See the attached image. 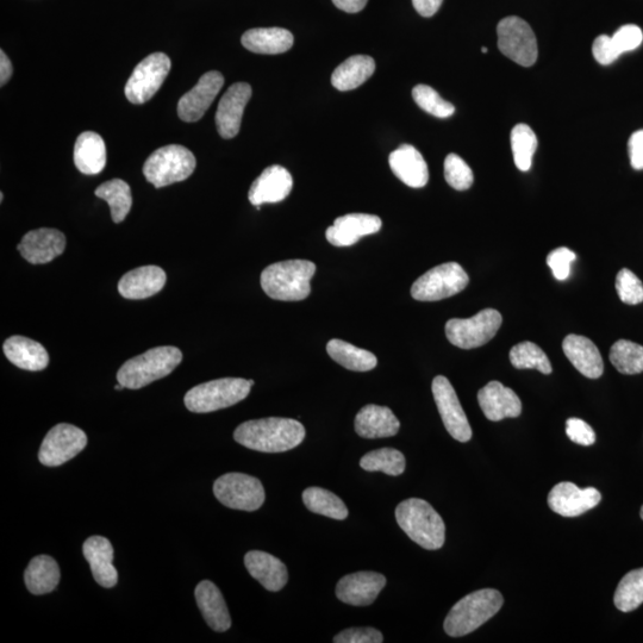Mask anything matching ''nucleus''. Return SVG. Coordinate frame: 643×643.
Instances as JSON below:
<instances>
[{"instance_id": "6", "label": "nucleus", "mask_w": 643, "mask_h": 643, "mask_svg": "<svg viewBox=\"0 0 643 643\" xmlns=\"http://www.w3.org/2000/svg\"><path fill=\"white\" fill-rule=\"evenodd\" d=\"M253 385V380L242 378L212 380L193 387L186 393L184 403L191 412L208 414L240 403L247 398Z\"/></svg>"}, {"instance_id": "52", "label": "nucleus", "mask_w": 643, "mask_h": 643, "mask_svg": "<svg viewBox=\"0 0 643 643\" xmlns=\"http://www.w3.org/2000/svg\"><path fill=\"white\" fill-rule=\"evenodd\" d=\"M442 3L443 0H412L415 10L423 17H433Z\"/></svg>"}, {"instance_id": "42", "label": "nucleus", "mask_w": 643, "mask_h": 643, "mask_svg": "<svg viewBox=\"0 0 643 643\" xmlns=\"http://www.w3.org/2000/svg\"><path fill=\"white\" fill-rule=\"evenodd\" d=\"M610 361L622 374H639L643 372V347L628 340H618L611 347Z\"/></svg>"}, {"instance_id": "38", "label": "nucleus", "mask_w": 643, "mask_h": 643, "mask_svg": "<svg viewBox=\"0 0 643 643\" xmlns=\"http://www.w3.org/2000/svg\"><path fill=\"white\" fill-rule=\"evenodd\" d=\"M405 457L395 448H382L378 451L367 453L360 460L362 470L368 472H383L389 476L397 477L405 471Z\"/></svg>"}, {"instance_id": "18", "label": "nucleus", "mask_w": 643, "mask_h": 643, "mask_svg": "<svg viewBox=\"0 0 643 643\" xmlns=\"http://www.w3.org/2000/svg\"><path fill=\"white\" fill-rule=\"evenodd\" d=\"M386 578L376 572L348 574L336 585V597L353 607L371 605L385 588Z\"/></svg>"}, {"instance_id": "4", "label": "nucleus", "mask_w": 643, "mask_h": 643, "mask_svg": "<svg viewBox=\"0 0 643 643\" xmlns=\"http://www.w3.org/2000/svg\"><path fill=\"white\" fill-rule=\"evenodd\" d=\"M503 603V596L497 590L474 591L454 605L446 617L443 628L452 638L471 634L491 620L501 610Z\"/></svg>"}, {"instance_id": "55", "label": "nucleus", "mask_w": 643, "mask_h": 643, "mask_svg": "<svg viewBox=\"0 0 643 643\" xmlns=\"http://www.w3.org/2000/svg\"><path fill=\"white\" fill-rule=\"evenodd\" d=\"M482 52H483L484 54L488 53V48L483 47V48H482Z\"/></svg>"}, {"instance_id": "10", "label": "nucleus", "mask_w": 643, "mask_h": 643, "mask_svg": "<svg viewBox=\"0 0 643 643\" xmlns=\"http://www.w3.org/2000/svg\"><path fill=\"white\" fill-rule=\"evenodd\" d=\"M497 34L499 51L517 65L530 67L538 60V41L533 29L522 18H504L498 24Z\"/></svg>"}, {"instance_id": "25", "label": "nucleus", "mask_w": 643, "mask_h": 643, "mask_svg": "<svg viewBox=\"0 0 643 643\" xmlns=\"http://www.w3.org/2000/svg\"><path fill=\"white\" fill-rule=\"evenodd\" d=\"M389 164L395 176L412 189L428 184L429 171L426 160L415 147L403 145L390 154Z\"/></svg>"}, {"instance_id": "47", "label": "nucleus", "mask_w": 643, "mask_h": 643, "mask_svg": "<svg viewBox=\"0 0 643 643\" xmlns=\"http://www.w3.org/2000/svg\"><path fill=\"white\" fill-rule=\"evenodd\" d=\"M576 260V254L571 249L561 247L549 253L547 265L551 268L555 279L566 280L570 277L571 264Z\"/></svg>"}, {"instance_id": "32", "label": "nucleus", "mask_w": 643, "mask_h": 643, "mask_svg": "<svg viewBox=\"0 0 643 643\" xmlns=\"http://www.w3.org/2000/svg\"><path fill=\"white\" fill-rule=\"evenodd\" d=\"M242 46L253 53L277 55L283 54L293 46V35L283 28H258L243 34Z\"/></svg>"}, {"instance_id": "17", "label": "nucleus", "mask_w": 643, "mask_h": 643, "mask_svg": "<svg viewBox=\"0 0 643 643\" xmlns=\"http://www.w3.org/2000/svg\"><path fill=\"white\" fill-rule=\"evenodd\" d=\"M252 86L247 83H236L224 93L216 112L218 134L223 139H234L239 134L246 105L251 101Z\"/></svg>"}, {"instance_id": "11", "label": "nucleus", "mask_w": 643, "mask_h": 643, "mask_svg": "<svg viewBox=\"0 0 643 643\" xmlns=\"http://www.w3.org/2000/svg\"><path fill=\"white\" fill-rule=\"evenodd\" d=\"M214 493L226 507L249 513L260 509L266 499L260 480L243 473H228L218 478L214 484Z\"/></svg>"}, {"instance_id": "20", "label": "nucleus", "mask_w": 643, "mask_h": 643, "mask_svg": "<svg viewBox=\"0 0 643 643\" xmlns=\"http://www.w3.org/2000/svg\"><path fill=\"white\" fill-rule=\"evenodd\" d=\"M292 187L293 178L286 168L278 165L267 167L252 184L248 193L249 202L258 210L267 203L283 202L290 195Z\"/></svg>"}, {"instance_id": "15", "label": "nucleus", "mask_w": 643, "mask_h": 643, "mask_svg": "<svg viewBox=\"0 0 643 643\" xmlns=\"http://www.w3.org/2000/svg\"><path fill=\"white\" fill-rule=\"evenodd\" d=\"M224 85V77L220 72L205 73L193 89L180 98L178 115L181 121L187 123L202 120L205 112L209 110L218 93Z\"/></svg>"}, {"instance_id": "36", "label": "nucleus", "mask_w": 643, "mask_h": 643, "mask_svg": "<svg viewBox=\"0 0 643 643\" xmlns=\"http://www.w3.org/2000/svg\"><path fill=\"white\" fill-rule=\"evenodd\" d=\"M95 195L109 204L112 221L121 223L126 220L133 205L130 186L126 181L122 179L106 181L98 187Z\"/></svg>"}, {"instance_id": "8", "label": "nucleus", "mask_w": 643, "mask_h": 643, "mask_svg": "<svg viewBox=\"0 0 643 643\" xmlns=\"http://www.w3.org/2000/svg\"><path fill=\"white\" fill-rule=\"evenodd\" d=\"M470 283L464 268L447 262L432 268L411 287V296L418 302H438L464 291Z\"/></svg>"}, {"instance_id": "43", "label": "nucleus", "mask_w": 643, "mask_h": 643, "mask_svg": "<svg viewBox=\"0 0 643 643\" xmlns=\"http://www.w3.org/2000/svg\"><path fill=\"white\" fill-rule=\"evenodd\" d=\"M412 97L420 108L438 118H448L454 115V105L445 101L433 87L417 85L412 90Z\"/></svg>"}, {"instance_id": "19", "label": "nucleus", "mask_w": 643, "mask_h": 643, "mask_svg": "<svg viewBox=\"0 0 643 643\" xmlns=\"http://www.w3.org/2000/svg\"><path fill=\"white\" fill-rule=\"evenodd\" d=\"M66 237L59 230L41 228L24 235L18 252L30 264L43 265L65 252Z\"/></svg>"}, {"instance_id": "54", "label": "nucleus", "mask_w": 643, "mask_h": 643, "mask_svg": "<svg viewBox=\"0 0 643 643\" xmlns=\"http://www.w3.org/2000/svg\"><path fill=\"white\" fill-rule=\"evenodd\" d=\"M12 74H14V67H12L8 55L4 51H0V85L8 84Z\"/></svg>"}, {"instance_id": "37", "label": "nucleus", "mask_w": 643, "mask_h": 643, "mask_svg": "<svg viewBox=\"0 0 643 643\" xmlns=\"http://www.w3.org/2000/svg\"><path fill=\"white\" fill-rule=\"evenodd\" d=\"M303 502L311 513L334 518V520H346L349 514L342 499L326 489L309 488L305 490Z\"/></svg>"}, {"instance_id": "57", "label": "nucleus", "mask_w": 643, "mask_h": 643, "mask_svg": "<svg viewBox=\"0 0 643 643\" xmlns=\"http://www.w3.org/2000/svg\"><path fill=\"white\" fill-rule=\"evenodd\" d=\"M3 199H4V195H3V193H0V201H2V202H3Z\"/></svg>"}, {"instance_id": "50", "label": "nucleus", "mask_w": 643, "mask_h": 643, "mask_svg": "<svg viewBox=\"0 0 643 643\" xmlns=\"http://www.w3.org/2000/svg\"><path fill=\"white\" fill-rule=\"evenodd\" d=\"M593 58L603 66L613 64L621 54L617 52L613 40L608 35L598 36L592 46Z\"/></svg>"}, {"instance_id": "7", "label": "nucleus", "mask_w": 643, "mask_h": 643, "mask_svg": "<svg viewBox=\"0 0 643 643\" xmlns=\"http://www.w3.org/2000/svg\"><path fill=\"white\" fill-rule=\"evenodd\" d=\"M197 161L189 149L171 145L155 151L143 166V174L148 183L161 189L179 181H184L195 172Z\"/></svg>"}, {"instance_id": "23", "label": "nucleus", "mask_w": 643, "mask_h": 643, "mask_svg": "<svg viewBox=\"0 0 643 643\" xmlns=\"http://www.w3.org/2000/svg\"><path fill=\"white\" fill-rule=\"evenodd\" d=\"M83 552L96 582L103 588H114L118 582V573L112 565L114 548L111 542L103 536H92L85 541Z\"/></svg>"}, {"instance_id": "2", "label": "nucleus", "mask_w": 643, "mask_h": 643, "mask_svg": "<svg viewBox=\"0 0 643 643\" xmlns=\"http://www.w3.org/2000/svg\"><path fill=\"white\" fill-rule=\"evenodd\" d=\"M316 265L308 260H287L265 268L261 273V287L276 301L299 302L311 293V279Z\"/></svg>"}, {"instance_id": "30", "label": "nucleus", "mask_w": 643, "mask_h": 643, "mask_svg": "<svg viewBox=\"0 0 643 643\" xmlns=\"http://www.w3.org/2000/svg\"><path fill=\"white\" fill-rule=\"evenodd\" d=\"M4 354L11 364L24 371L45 370L49 355L41 343L24 336H12L4 342Z\"/></svg>"}, {"instance_id": "26", "label": "nucleus", "mask_w": 643, "mask_h": 643, "mask_svg": "<svg viewBox=\"0 0 643 643\" xmlns=\"http://www.w3.org/2000/svg\"><path fill=\"white\" fill-rule=\"evenodd\" d=\"M166 280V273L162 268L142 266L124 274L118 283V291L127 299H146L164 289Z\"/></svg>"}, {"instance_id": "33", "label": "nucleus", "mask_w": 643, "mask_h": 643, "mask_svg": "<svg viewBox=\"0 0 643 643\" xmlns=\"http://www.w3.org/2000/svg\"><path fill=\"white\" fill-rule=\"evenodd\" d=\"M376 62L368 55H354L336 68L332 84L339 91L358 89L373 76Z\"/></svg>"}, {"instance_id": "46", "label": "nucleus", "mask_w": 643, "mask_h": 643, "mask_svg": "<svg viewBox=\"0 0 643 643\" xmlns=\"http://www.w3.org/2000/svg\"><path fill=\"white\" fill-rule=\"evenodd\" d=\"M617 52L621 55L627 52H633L641 46L643 41L642 30L634 24H627L616 31L611 36Z\"/></svg>"}, {"instance_id": "35", "label": "nucleus", "mask_w": 643, "mask_h": 643, "mask_svg": "<svg viewBox=\"0 0 643 643\" xmlns=\"http://www.w3.org/2000/svg\"><path fill=\"white\" fill-rule=\"evenodd\" d=\"M327 352L330 358L349 371L368 372L378 364L376 355L342 340L329 341Z\"/></svg>"}, {"instance_id": "16", "label": "nucleus", "mask_w": 643, "mask_h": 643, "mask_svg": "<svg viewBox=\"0 0 643 643\" xmlns=\"http://www.w3.org/2000/svg\"><path fill=\"white\" fill-rule=\"evenodd\" d=\"M602 501L601 492L595 488L580 489L573 483L555 485L548 496V505L555 514L577 517L596 508Z\"/></svg>"}, {"instance_id": "22", "label": "nucleus", "mask_w": 643, "mask_h": 643, "mask_svg": "<svg viewBox=\"0 0 643 643\" xmlns=\"http://www.w3.org/2000/svg\"><path fill=\"white\" fill-rule=\"evenodd\" d=\"M478 403L484 415L492 422L521 415L522 403L516 393L499 382H490L478 392Z\"/></svg>"}, {"instance_id": "34", "label": "nucleus", "mask_w": 643, "mask_h": 643, "mask_svg": "<svg viewBox=\"0 0 643 643\" xmlns=\"http://www.w3.org/2000/svg\"><path fill=\"white\" fill-rule=\"evenodd\" d=\"M60 568L49 555H39L30 561L24 582L33 595H46L55 590L60 582Z\"/></svg>"}, {"instance_id": "24", "label": "nucleus", "mask_w": 643, "mask_h": 643, "mask_svg": "<svg viewBox=\"0 0 643 643\" xmlns=\"http://www.w3.org/2000/svg\"><path fill=\"white\" fill-rule=\"evenodd\" d=\"M354 426L361 438L384 439L397 435L401 423L391 409L370 404L358 412Z\"/></svg>"}, {"instance_id": "14", "label": "nucleus", "mask_w": 643, "mask_h": 643, "mask_svg": "<svg viewBox=\"0 0 643 643\" xmlns=\"http://www.w3.org/2000/svg\"><path fill=\"white\" fill-rule=\"evenodd\" d=\"M432 390L449 435L459 442L470 441L472 428L451 382L446 377L438 376L433 380Z\"/></svg>"}, {"instance_id": "44", "label": "nucleus", "mask_w": 643, "mask_h": 643, "mask_svg": "<svg viewBox=\"0 0 643 643\" xmlns=\"http://www.w3.org/2000/svg\"><path fill=\"white\" fill-rule=\"evenodd\" d=\"M445 179L454 190L466 191L473 185V172L457 154H449L445 160Z\"/></svg>"}, {"instance_id": "1", "label": "nucleus", "mask_w": 643, "mask_h": 643, "mask_svg": "<svg viewBox=\"0 0 643 643\" xmlns=\"http://www.w3.org/2000/svg\"><path fill=\"white\" fill-rule=\"evenodd\" d=\"M234 439L243 447L262 453H283L298 447L305 439L301 422L291 418L270 417L242 423Z\"/></svg>"}, {"instance_id": "48", "label": "nucleus", "mask_w": 643, "mask_h": 643, "mask_svg": "<svg viewBox=\"0 0 643 643\" xmlns=\"http://www.w3.org/2000/svg\"><path fill=\"white\" fill-rule=\"evenodd\" d=\"M566 434L568 439L580 446L589 447L596 442V433L593 432L590 424L580 420V418L567 420Z\"/></svg>"}, {"instance_id": "13", "label": "nucleus", "mask_w": 643, "mask_h": 643, "mask_svg": "<svg viewBox=\"0 0 643 643\" xmlns=\"http://www.w3.org/2000/svg\"><path fill=\"white\" fill-rule=\"evenodd\" d=\"M87 445V436L83 430L72 424L61 423L55 426L43 440L39 460L42 465L56 467L72 460Z\"/></svg>"}, {"instance_id": "27", "label": "nucleus", "mask_w": 643, "mask_h": 643, "mask_svg": "<svg viewBox=\"0 0 643 643\" xmlns=\"http://www.w3.org/2000/svg\"><path fill=\"white\" fill-rule=\"evenodd\" d=\"M564 353L571 364L586 378L598 379L604 372L599 349L588 337L568 335L563 342Z\"/></svg>"}, {"instance_id": "39", "label": "nucleus", "mask_w": 643, "mask_h": 643, "mask_svg": "<svg viewBox=\"0 0 643 643\" xmlns=\"http://www.w3.org/2000/svg\"><path fill=\"white\" fill-rule=\"evenodd\" d=\"M510 362L517 370H538L543 374L553 372L547 354L533 342L524 341L511 348Z\"/></svg>"}, {"instance_id": "29", "label": "nucleus", "mask_w": 643, "mask_h": 643, "mask_svg": "<svg viewBox=\"0 0 643 643\" xmlns=\"http://www.w3.org/2000/svg\"><path fill=\"white\" fill-rule=\"evenodd\" d=\"M245 565L249 574L268 591L282 590L289 580V573L283 561L266 552H248Z\"/></svg>"}, {"instance_id": "45", "label": "nucleus", "mask_w": 643, "mask_h": 643, "mask_svg": "<svg viewBox=\"0 0 643 643\" xmlns=\"http://www.w3.org/2000/svg\"><path fill=\"white\" fill-rule=\"evenodd\" d=\"M616 290L623 303L638 305L643 302V284L628 268H623L616 277Z\"/></svg>"}, {"instance_id": "9", "label": "nucleus", "mask_w": 643, "mask_h": 643, "mask_svg": "<svg viewBox=\"0 0 643 643\" xmlns=\"http://www.w3.org/2000/svg\"><path fill=\"white\" fill-rule=\"evenodd\" d=\"M503 322L495 309H485L471 318H452L446 324V336L452 345L473 349L486 345L498 333Z\"/></svg>"}, {"instance_id": "12", "label": "nucleus", "mask_w": 643, "mask_h": 643, "mask_svg": "<svg viewBox=\"0 0 643 643\" xmlns=\"http://www.w3.org/2000/svg\"><path fill=\"white\" fill-rule=\"evenodd\" d=\"M171 71V59L154 53L135 67L126 85V97L133 104H145L155 96Z\"/></svg>"}, {"instance_id": "53", "label": "nucleus", "mask_w": 643, "mask_h": 643, "mask_svg": "<svg viewBox=\"0 0 643 643\" xmlns=\"http://www.w3.org/2000/svg\"><path fill=\"white\" fill-rule=\"evenodd\" d=\"M368 0H333L337 9L348 12V14H357L365 9Z\"/></svg>"}, {"instance_id": "40", "label": "nucleus", "mask_w": 643, "mask_h": 643, "mask_svg": "<svg viewBox=\"0 0 643 643\" xmlns=\"http://www.w3.org/2000/svg\"><path fill=\"white\" fill-rule=\"evenodd\" d=\"M614 602L622 613H630L643 603V568L630 571L618 584Z\"/></svg>"}, {"instance_id": "49", "label": "nucleus", "mask_w": 643, "mask_h": 643, "mask_svg": "<svg viewBox=\"0 0 643 643\" xmlns=\"http://www.w3.org/2000/svg\"><path fill=\"white\" fill-rule=\"evenodd\" d=\"M383 641V634L374 628L346 629L334 638L335 643H382Z\"/></svg>"}, {"instance_id": "21", "label": "nucleus", "mask_w": 643, "mask_h": 643, "mask_svg": "<svg viewBox=\"0 0 643 643\" xmlns=\"http://www.w3.org/2000/svg\"><path fill=\"white\" fill-rule=\"evenodd\" d=\"M383 223L378 216L349 214L336 218L332 227L327 229V240L335 247L355 245L362 237L376 234Z\"/></svg>"}, {"instance_id": "51", "label": "nucleus", "mask_w": 643, "mask_h": 643, "mask_svg": "<svg viewBox=\"0 0 643 643\" xmlns=\"http://www.w3.org/2000/svg\"><path fill=\"white\" fill-rule=\"evenodd\" d=\"M628 148L630 164H632L634 170H643V129L636 131L630 137Z\"/></svg>"}, {"instance_id": "31", "label": "nucleus", "mask_w": 643, "mask_h": 643, "mask_svg": "<svg viewBox=\"0 0 643 643\" xmlns=\"http://www.w3.org/2000/svg\"><path fill=\"white\" fill-rule=\"evenodd\" d=\"M74 164L86 176H96L106 165V146L101 135L85 131L74 146Z\"/></svg>"}, {"instance_id": "56", "label": "nucleus", "mask_w": 643, "mask_h": 643, "mask_svg": "<svg viewBox=\"0 0 643 643\" xmlns=\"http://www.w3.org/2000/svg\"><path fill=\"white\" fill-rule=\"evenodd\" d=\"M640 516H641V518L643 520V505H642V508H641V511H640Z\"/></svg>"}, {"instance_id": "28", "label": "nucleus", "mask_w": 643, "mask_h": 643, "mask_svg": "<svg viewBox=\"0 0 643 643\" xmlns=\"http://www.w3.org/2000/svg\"><path fill=\"white\" fill-rule=\"evenodd\" d=\"M195 596L198 608L212 630L223 633L232 627V617H230L226 601L214 583L203 580L198 584Z\"/></svg>"}, {"instance_id": "5", "label": "nucleus", "mask_w": 643, "mask_h": 643, "mask_svg": "<svg viewBox=\"0 0 643 643\" xmlns=\"http://www.w3.org/2000/svg\"><path fill=\"white\" fill-rule=\"evenodd\" d=\"M183 353L176 347H156L124 362L117 373L118 383L126 389L139 390L165 378L179 366Z\"/></svg>"}, {"instance_id": "3", "label": "nucleus", "mask_w": 643, "mask_h": 643, "mask_svg": "<svg viewBox=\"0 0 643 643\" xmlns=\"http://www.w3.org/2000/svg\"><path fill=\"white\" fill-rule=\"evenodd\" d=\"M396 520L403 532L418 546L436 551L445 545V522L432 505L423 499L410 498L399 504Z\"/></svg>"}, {"instance_id": "41", "label": "nucleus", "mask_w": 643, "mask_h": 643, "mask_svg": "<svg viewBox=\"0 0 643 643\" xmlns=\"http://www.w3.org/2000/svg\"><path fill=\"white\" fill-rule=\"evenodd\" d=\"M538 148V139L527 124H517L511 131V149L518 170L528 172L532 168L534 154Z\"/></svg>"}]
</instances>
